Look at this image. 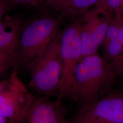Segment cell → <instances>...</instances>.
Returning a JSON list of instances; mask_svg holds the SVG:
<instances>
[{
  "label": "cell",
  "instance_id": "6da1fadb",
  "mask_svg": "<svg viewBox=\"0 0 123 123\" xmlns=\"http://www.w3.org/2000/svg\"><path fill=\"white\" fill-rule=\"evenodd\" d=\"M118 76L98 53L84 57L75 68L69 98L87 105L112 91Z\"/></svg>",
  "mask_w": 123,
  "mask_h": 123
},
{
  "label": "cell",
  "instance_id": "7a4b0ae2",
  "mask_svg": "<svg viewBox=\"0 0 123 123\" xmlns=\"http://www.w3.org/2000/svg\"><path fill=\"white\" fill-rule=\"evenodd\" d=\"M49 10L23 22L19 37V67L25 68L37 57L60 32L59 19Z\"/></svg>",
  "mask_w": 123,
  "mask_h": 123
},
{
  "label": "cell",
  "instance_id": "3957f363",
  "mask_svg": "<svg viewBox=\"0 0 123 123\" xmlns=\"http://www.w3.org/2000/svg\"><path fill=\"white\" fill-rule=\"evenodd\" d=\"M62 31L44 51L25 67L30 76L27 87L40 96L51 97L57 89L62 71Z\"/></svg>",
  "mask_w": 123,
  "mask_h": 123
},
{
  "label": "cell",
  "instance_id": "277c9868",
  "mask_svg": "<svg viewBox=\"0 0 123 123\" xmlns=\"http://www.w3.org/2000/svg\"><path fill=\"white\" fill-rule=\"evenodd\" d=\"M18 68L12 69L8 84L0 91V114L7 123H26L36 98L19 77Z\"/></svg>",
  "mask_w": 123,
  "mask_h": 123
},
{
  "label": "cell",
  "instance_id": "5b68a950",
  "mask_svg": "<svg viewBox=\"0 0 123 123\" xmlns=\"http://www.w3.org/2000/svg\"><path fill=\"white\" fill-rule=\"evenodd\" d=\"M82 17L73 20L62 31L60 38L62 71L57 89V99L69 98L76 67L82 59L80 29Z\"/></svg>",
  "mask_w": 123,
  "mask_h": 123
},
{
  "label": "cell",
  "instance_id": "8992f818",
  "mask_svg": "<svg viewBox=\"0 0 123 123\" xmlns=\"http://www.w3.org/2000/svg\"><path fill=\"white\" fill-rule=\"evenodd\" d=\"M114 15L100 0L84 14L80 29L82 58L97 53Z\"/></svg>",
  "mask_w": 123,
  "mask_h": 123
},
{
  "label": "cell",
  "instance_id": "52a82bcc",
  "mask_svg": "<svg viewBox=\"0 0 123 123\" xmlns=\"http://www.w3.org/2000/svg\"><path fill=\"white\" fill-rule=\"evenodd\" d=\"M68 123H123V91H113L87 105Z\"/></svg>",
  "mask_w": 123,
  "mask_h": 123
},
{
  "label": "cell",
  "instance_id": "ba28073f",
  "mask_svg": "<svg viewBox=\"0 0 123 123\" xmlns=\"http://www.w3.org/2000/svg\"><path fill=\"white\" fill-rule=\"evenodd\" d=\"M20 14H8L0 20V57L19 68V37L23 20Z\"/></svg>",
  "mask_w": 123,
  "mask_h": 123
},
{
  "label": "cell",
  "instance_id": "9c48e42d",
  "mask_svg": "<svg viewBox=\"0 0 123 123\" xmlns=\"http://www.w3.org/2000/svg\"><path fill=\"white\" fill-rule=\"evenodd\" d=\"M61 100L50 97H36L26 123H68Z\"/></svg>",
  "mask_w": 123,
  "mask_h": 123
},
{
  "label": "cell",
  "instance_id": "30bf717a",
  "mask_svg": "<svg viewBox=\"0 0 123 123\" xmlns=\"http://www.w3.org/2000/svg\"><path fill=\"white\" fill-rule=\"evenodd\" d=\"M99 0H43V5L54 12L73 20L80 18Z\"/></svg>",
  "mask_w": 123,
  "mask_h": 123
},
{
  "label": "cell",
  "instance_id": "8fae6325",
  "mask_svg": "<svg viewBox=\"0 0 123 123\" xmlns=\"http://www.w3.org/2000/svg\"><path fill=\"white\" fill-rule=\"evenodd\" d=\"M103 58L111 64L114 70L123 53V45L118 38L104 39L101 45Z\"/></svg>",
  "mask_w": 123,
  "mask_h": 123
},
{
  "label": "cell",
  "instance_id": "7c38bea8",
  "mask_svg": "<svg viewBox=\"0 0 123 123\" xmlns=\"http://www.w3.org/2000/svg\"><path fill=\"white\" fill-rule=\"evenodd\" d=\"M14 9L18 7L24 8H37L43 4V0H9Z\"/></svg>",
  "mask_w": 123,
  "mask_h": 123
},
{
  "label": "cell",
  "instance_id": "4fadbf2b",
  "mask_svg": "<svg viewBox=\"0 0 123 123\" xmlns=\"http://www.w3.org/2000/svg\"><path fill=\"white\" fill-rule=\"evenodd\" d=\"M102 3L114 14H120L123 16V0H100Z\"/></svg>",
  "mask_w": 123,
  "mask_h": 123
},
{
  "label": "cell",
  "instance_id": "5bb4252c",
  "mask_svg": "<svg viewBox=\"0 0 123 123\" xmlns=\"http://www.w3.org/2000/svg\"><path fill=\"white\" fill-rule=\"evenodd\" d=\"M15 10L9 0H0V20Z\"/></svg>",
  "mask_w": 123,
  "mask_h": 123
},
{
  "label": "cell",
  "instance_id": "9a60e30c",
  "mask_svg": "<svg viewBox=\"0 0 123 123\" xmlns=\"http://www.w3.org/2000/svg\"><path fill=\"white\" fill-rule=\"evenodd\" d=\"M13 68V67L8 62L0 57V76L4 74L10 69Z\"/></svg>",
  "mask_w": 123,
  "mask_h": 123
},
{
  "label": "cell",
  "instance_id": "2e32d148",
  "mask_svg": "<svg viewBox=\"0 0 123 123\" xmlns=\"http://www.w3.org/2000/svg\"><path fill=\"white\" fill-rule=\"evenodd\" d=\"M117 15L118 16V38L123 45V16L120 14Z\"/></svg>",
  "mask_w": 123,
  "mask_h": 123
},
{
  "label": "cell",
  "instance_id": "e0dca14e",
  "mask_svg": "<svg viewBox=\"0 0 123 123\" xmlns=\"http://www.w3.org/2000/svg\"><path fill=\"white\" fill-rule=\"evenodd\" d=\"M115 70L117 73L118 76L121 74L123 72V53L119 60L118 63L115 69Z\"/></svg>",
  "mask_w": 123,
  "mask_h": 123
},
{
  "label": "cell",
  "instance_id": "ac0fdd59",
  "mask_svg": "<svg viewBox=\"0 0 123 123\" xmlns=\"http://www.w3.org/2000/svg\"><path fill=\"white\" fill-rule=\"evenodd\" d=\"M9 79L5 80H0V91L6 88L8 84Z\"/></svg>",
  "mask_w": 123,
  "mask_h": 123
},
{
  "label": "cell",
  "instance_id": "d6986e66",
  "mask_svg": "<svg viewBox=\"0 0 123 123\" xmlns=\"http://www.w3.org/2000/svg\"><path fill=\"white\" fill-rule=\"evenodd\" d=\"M0 123H7V120L0 114Z\"/></svg>",
  "mask_w": 123,
  "mask_h": 123
},
{
  "label": "cell",
  "instance_id": "ffe728a7",
  "mask_svg": "<svg viewBox=\"0 0 123 123\" xmlns=\"http://www.w3.org/2000/svg\"><path fill=\"white\" fill-rule=\"evenodd\" d=\"M119 76H120L121 77V86H122V90L123 91V72Z\"/></svg>",
  "mask_w": 123,
  "mask_h": 123
},
{
  "label": "cell",
  "instance_id": "44dd1931",
  "mask_svg": "<svg viewBox=\"0 0 123 123\" xmlns=\"http://www.w3.org/2000/svg\"></svg>",
  "mask_w": 123,
  "mask_h": 123
}]
</instances>
